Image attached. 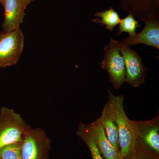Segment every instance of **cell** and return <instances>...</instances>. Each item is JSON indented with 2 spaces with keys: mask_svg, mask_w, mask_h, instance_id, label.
Returning <instances> with one entry per match:
<instances>
[{
  "mask_svg": "<svg viewBox=\"0 0 159 159\" xmlns=\"http://www.w3.org/2000/svg\"><path fill=\"white\" fill-rule=\"evenodd\" d=\"M108 103L118 126L119 146L122 159H130L134 152L137 141L132 120L124 109V95L115 96L108 91Z\"/></svg>",
  "mask_w": 159,
  "mask_h": 159,
  "instance_id": "cell-1",
  "label": "cell"
},
{
  "mask_svg": "<svg viewBox=\"0 0 159 159\" xmlns=\"http://www.w3.org/2000/svg\"><path fill=\"white\" fill-rule=\"evenodd\" d=\"M30 125L12 109L0 110V149L5 146L22 143Z\"/></svg>",
  "mask_w": 159,
  "mask_h": 159,
  "instance_id": "cell-2",
  "label": "cell"
},
{
  "mask_svg": "<svg viewBox=\"0 0 159 159\" xmlns=\"http://www.w3.org/2000/svg\"><path fill=\"white\" fill-rule=\"evenodd\" d=\"M25 46V36L21 29L0 33V68L17 64Z\"/></svg>",
  "mask_w": 159,
  "mask_h": 159,
  "instance_id": "cell-3",
  "label": "cell"
},
{
  "mask_svg": "<svg viewBox=\"0 0 159 159\" xmlns=\"http://www.w3.org/2000/svg\"><path fill=\"white\" fill-rule=\"evenodd\" d=\"M103 50L101 67L107 72L114 89H119L125 82V67L124 58L117 47V40L111 39Z\"/></svg>",
  "mask_w": 159,
  "mask_h": 159,
  "instance_id": "cell-4",
  "label": "cell"
},
{
  "mask_svg": "<svg viewBox=\"0 0 159 159\" xmlns=\"http://www.w3.org/2000/svg\"><path fill=\"white\" fill-rule=\"evenodd\" d=\"M51 139L41 129H29L22 143V159H49Z\"/></svg>",
  "mask_w": 159,
  "mask_h": 159,
  "instance_id": "cell-5",
  "label": "cell"
},
{
  "mask_svg": "<svg viewBox=\"0 0 159 159\" xmlns=\"http://www.w3.org/2000/svg\"><path fill=\"white\" fill-rule=\"evenodd\" d=\"M117 45L125 61V82L134 88L139 87L145 83L147 72L142 57L137 51L131 50L121 41H117Z\"/></svg>",
  "mask_w": 159,
  "mask_h": 159,
  "instance_id": "cell-6",
  "label": "cell"
},
{
  "mask_svg": "<svg viewBox=\"0 0 159 159\" xmlns=\"http://www.w3.org/2000/svg\"><path fill=\"white\" fill-rule=\"evenodd\" d=\"M137 144L159 157V115L148 121L132 120Z\"/></svg>",
  "mask_w": 159,
  "mask_h": 159,
  "instance_id": "cell-7",
  "label": "cell"
},
{
  "mask_svg": "<svg viewBox=\"0 0 159 159\" xmlns=\"http://www.w3.org/2000/svg\"><path fill=\"white\" fill-rule=\"evenodd\" d=\"M145 25L141 32L134 36L125 38L121 42L125 46L138 45L143 44L159 50V23L158 19L150 18L144 21Z\"/></svg>",
  "mask_w": 159,
  "mask_h": 159,
  "instance_id": "cell-8",
  "label": "cell"
},
{
  "mask_svg": "<svg viewBox=\"0 0 159 159\" xmlns=\"http://www.w3.org/2000/svg\"><path fill=\"white\" fill-rule=\"evenodd\" d=\"M121 9L144 21L158 19L159 0H119Z\"/></svg>",
  "mask_w": 159,
  "mask_h": 159,
  "instance_id": "cell-9",
  "label": "cell"
},
{
  "mask_svg": "<svg viewBox=\"0 0 159 159\" xmlns=\"http://www.w3.org/2000/svg\"><path fill=\"white\" fill-rule=\"evenodd\" d=\"M3 31L6 32L14 31L20 29L25 16V10L21 0H5Z\"/></svg>",
  "mask_w": 159,
  "mask_h": 159,
  "instance_id": "cell-10",
  "label": "cell"
},
{
  "mask_svg": "<svg viewBox=\"0 0 159 159\" xmlns=\"http://www.w3.org/2000/svg\"><path fill=\"white\" fill-rule=\"evenodd\" d=\"M90 125L94 142L102 157L105 159H122L121 152L114 148L109 141L99 118Z\"/></svg>",
  "mask_w": 159,
  "mask_h": 159,
  "instance_id": "cell-11",
  "label": "cell"
},
{
  "mask_svg": "<svg viewBox=\"0 0 159 159\" xmlns=\"http://www.w3.org/2000/svg\"><path fill=\"white\" fill-rule=\"evenodd\" d=\"M99 119L104 128L109 141L114 148L121 152L118 126L107 102L103 107L102 113Z\"/></svg>",
  "mask_w": 159,
  "mask_h": 159,
  "instance_id": "cell-12",
  "label": "cell"
},
{
  "mask_svg": "<svg viewBox=\"0 0 159 159\" xmlns=\"http://www.w3.org/2000/svg\"><path fill=\"white\" fill-rule=\"evenodd\" d=\"M76 134L87 145L90 152L92 159H105L101 155L95 144L90 124L80 122Z\"/></svg>",
  "mask_w": 159,
  "mask_h": 159,
  "instance_id": "cell-13",
  "label": "cell"
},
{
  "mask_svg": "<svg viewBox=\"0 0 159 159\" xmlns=\"http://www.w3.org/2000/svg\"><path fill=\"white\" fill-rule=\"evenodd\" d=\"M94 16L97 18L91 20V21L98 23L101 25H105L106 28L111 31L118 25L121 20L119 13L114 10L113 7H111L107 10L96 12Z\"/></svg>",
  "mask_w": 159,
  "mask_h": 159,
  "instance_id": "cell-14",
  "label": "cell"
},
{
  "mask_svg": "<svg viewBox=\"0 0 159 159\" xmlns=\"http://www.w3.org/2000/svg\"><path fill=\"white\" fill-rule=\"evenodd\" d=\"M139 21L136 20L132 14L129 13L126 17L120 20L118 28L119 31L116 35L120 36L123 32H127L129 34L130 37L134 36L137 34L136 29L141 26L139 24Z\"/></svg>",
  "mask_w": 159,
  "mask_h": 159,
  "instance_id": "cell-15",
  "label": "cell"
},
{
  "mask_svg": "<svg viewBox=\"0 0 159 159\" xmlns=\"http://www.w3.org/2000/svg\"><path fill=\"white\" fill-rule=\"evenodd\" d=\"M22 143L11 144L1 148L0 158L22 159L21 156Z\"/></svg>",
  "mask_w": 159,
  "mask_h": 159,
  "instance_id": "cell-16",
  "label": "cell"
},
{
  "mask_svg": "<svg viewBox=\"0 0 159 159\" xmlns=\"http://www.w3.org/2000/svg\"><path fill=\"white\" fill-rule=\"evenodd\" d=\"M130 159H159V157L136 144L134 152Z\"/></svg>",
  "mask_w": 159,
  "mask_h": 159,
  "instance_id": "cell-17",
  "label": "cell"
},
{
  "mask_svg": "<svg viewBox=\"0 0 159 159\" xmlns=\"http://www.w3.org/2000/svg\"><path fill=\"white\" fill-rule=\"evenodd\" d=\"M33 1H34V0H21V2L22 3L24 8L26 9L27 6H28L31 2Z\"/></svg>",
  "mask_w": 159,
  "mask_h": 159,
  "instance_id": "cell-18",
  "label": "cell"
},
{
  "mask_svg": "<svg viewBox=\"0 0 159 159\" xmlns=\"http://www.w3.org/2000/svg\"><path fill=\"white\" fill-rule=\"evenodd\" d=\"M4 1H5V0H0V3H1L2 6L4 5Z\"/></svg>",
  "mask_w": 159,
  "mask_h": 159,
  "instance_id": "cell-19",
  "label": "cell"
},
{
  "mask_svg": "<svg viewBox=\"0 0 159 159\" xmlns=\"http://www.w3.org/2000/svg\"><path fill=\"white\" fill-rule=\"evenodd\" d=\"M0 159H1V158H0Z\"/></svg>",
  "mask_w": 159,
  "mask_h": 159,
  "instance_id": "cell-20",
  "label": "cell"
}]
</instances>
